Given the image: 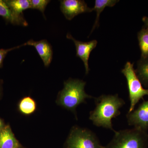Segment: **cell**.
I'll return each mask as SVG.
<instances>
[{"mask_svg": "<svg viewBox=\"0 0 148 148\" xmlns=\"http://www.w3.org/2000/svg\"><path fill=\"white\" fill-rule=\"evenodd\" d=\"M95 107L90 113L89 119L94 125L110 129L115 132L113 128L112 119L121 114L119 109L125 102L118 94L102 95L95 98Z\"/></svg>", "mask_w": 148, "mask_h": 148, "instance_id": "obj_1", "label": "cell"}, {"mask_svg": "<svg viewBox=\"0 0 148 148\" xmlns=\"http://www.w3.org/2000/svg\"><path fill=\"white\" fill-rule=\"evenodd\" d=\"M109 144L104 148H147V131L134 127L116 131Z\"/></svg>", "mask_w": 148, "mask_h": 148, "instance_id": "obj_2", "label": "cell"}, {"mask_svg": "<svg viewBox=\"0 0 148 148\" xmlns=\"http://www.w3.org/2000/svg\"><path fill=\"white\" fill-rule=\"evenodd\" d=\"M86 83L82 80L70 79L64 84V88L59 95L58 102L61 106L74 111L81 103H84L87 98H92L84 90Z\"/></svg>", "mask_w": 148, "mask_h": 148, "instance_id": "obj_3", "label": "cell"}, {"mask_svg": "<svg viewBox=\"0 0 148 148\" xmlns=\"http://www.w3.org/2000/svg\"><path fill=\"white\" fill-rule=\"evenodd\" d=\"M134 64L127 62L124 69L121 71L127 80V88L129 92L130 107L128 112L134 110L135 106L145 95H148V88L145 89L137 77L134 69Z\"/></svg>", "mask_w": 148, "mask_h": 148, "instance_id": "obj_4", "label": "cell"}, {"mask_svg": "<svg viewBox=\"0 0 148 148\" xmlns=\"http://www.w3.org/2000/svg\"><path fill=\"white\" fill-rule=\"evenodd\" d=\"M67 148H104L96 135L91 130L75 127L66 142Z\"/></svg>", "mask_w": 148, "mask_h": 148, "instance_id": "obj_5", "label": "cell"}, {"mask_svg": "<svg viewBox=\"0 0 148 148\" xmlns=\"http://www.w3.org/2000/svg\"><path fill=\"white\" fill-rule=\"evenodd\" d=\"M128 125L147 131L148 129V101H144L138 108L127 114Z\"/></svg>", "mask_w": 148, "mask_h": 148, "instance_id": "obj_6", "label": "cell"}, {"mask_svg": "<svg viewBox=\"0 0 148 148\" xmlns=\"http://www.w3.org/2000/svg\"><path fill=\"white\" fill-rule=\"evenodd\" d=\"M60 8L66 19L72 20L78 14L85 12H90L92 9L88 6L87 4L82 0H63L61 1Z\"/></svg>", "mask_w": 148, "mask_h": 148, "instance_id": "obj_7", "label": "cell"}, {"mask_svg": "<svg viewBox=\"0 0 148 148\" xmlns=\"http://www.w3.org/2000/svg\"><path fill=\"white\" fill-rule=\"evenodd\" d=\"M66 37L67 38L73 40L75 43L76 49V56L79 57L84 62L86 74L87 75L90 71L88 62L90 53L92 50L96 47L98 42L95 40L88 42L77 40L70 34H67Z\"/></svg>", "mask_w": 148, "mask_h": 148, "instance_id": "obj_8", "label": "cell"}, {"mask_svg": "<svg viewBox=\"0 0 148 148\" xmlns=\"http://www.w3.org/2000/svg\"><path fill=\"white\" fill-rule=\"evenodd\" d=\"M26 43L27 45L32 46L35 48L45 67L49 66L52 60L53 50L51 46L46 40L35 41L31 40Z\"/></svg>", "mask_w": 148, "mask_h": 148, "instance_id": "obj_9", "label": "cell"}, {"mask_svg": "<svg viewBox=\"0 0 148 148\" xmlns=\"http://www.w3.org/2000/svg\"><path fill=\"white\" fill-rule=\"evenodd\" d=\"M0 16L6 22L14 25H21L27 27L28 22L23 15H18L14 13L5 1L0 0Z\"/></svg>", "mask_w": 148, "mask_h": 148, "instance_id": "obj_10", "label": "cell"}, {"mask_svg": "<svg viewBox=\"0 0 148 148\" xmlns=\"http://www.w3.org/2000/svg\"><path fill=\"white\" fill-rule=\"evenodd\" d=\"M19 144L10 127L6 126L0 132V148H19Z\"/></svg>", "mask_w": 148, "mask_h": 148, "instance_id": "obj_11", "label": "cell"}, {"mask_svg": "<svg viewBox=\"0 0 148 148\" xmlns=\"http://www.w3.org/2000/svg\"><path fill=\"white\" fill-rule=\"evenodd\" d=\"M135 72L142 85L148 89V57H141L137 62V69Z\"/></svg>", "mask_w": 148, "mask_h": 148, "instance_id": "obj_12", "label": "cell"}, {"mask_svg": "<svg viewBox=\"0 0 148 148\" xmlns=\"http://www.w3.org/2000/svg\"><path fill=\"white\" fill-rule=\"evenodd\" d=\"M119 1L116 0H95V5L92 9V10L96 11L97 15L95 19V23L92 27L91 33L96 28L99 26V18L100 14L107 7H112L115 5Z\"/></svg>", "mask_w": 148, "mask_h": 148, "instance_id": "obj_13", "label": "cell"}, {"mask_svg": "<svg viewBox=\"0 0 148 148\" xmlns=\"http://www.w3.org/2000/svg\"><path fill=\"white\" fill-rule=\"evenodd\" d=\"M10 8L13 12L23 15L24 11L31 8L30 0H5Z\"/></svg>", "mask_w": 148, "mask_h": 148, "instance_id": "obj_14", "label": "cell"}, {"mask_svg": "<svg viewBox=\"0 0 148 148\" xmlns=\"http://www.w3.org/2000/svg\"><path fill=\"white\" fill-rule=\"evenodd\" d=\"M138 38L141 51V57H148V29L143 27L138 32Z\"/></svg>", "mask_w": 148, "mask_h": 148, "instance_id": "obj_15", "label": "cell"}, {"mask_svg": "<svg viewBox=\"0 0 148 148\" xmlns=\"http://www.w3.org/2000/svg\"><path fill=\"white\" fill-rule=\"evenodd\" d=\"M19 108L22 113L30 114L34 112L36 110V103L30 97H25L19 103Z\"/></svg>", "mask_w": 148, "mask_h": 148, "instance_id": "obj_16", "label": "cell"}, {"mask_svg": "<svg viewBox=\"0 0 148 148\" xmlns=\"http://www.w3.org/2000/svg\"><path fill=\"white\" fill-rule=\"evenodd\" d=\"M50 2L49 0H30L31 8L40 10L44 15L46 8Z\"/></svg>", "mask_w": 148, "mask_h": 148, "instance_id": "obj_17", "label": "cell"}, {"mask_svg": "<svg viewBox=\"0 0 148 148\" xmlns=\"http://www.w3.org/2000/svg\"><path fill=\"white\" fill-rule=\"evenodd\" d=\"M27 45L26 43L24 44L21 45H18V46L15 47L11 48L8 49H0V68H1L3 66V63L4 60L8 52H10L12 50H14L16 49L19 48L21 47Z\"/></svg>", "mask_w": 148, "mask_h": 148, "instance_id": "obj_18", "label": "cell"}, {"mask_svg": "<svg viewBox=\"0 0 148 148\" xmlns=\"http://www.w3.org/2000/svg\"><path fill=\"white\" fill-rule=\"evenodd\" d=\"M143 23H144V27L148 29V17L145 16L142 18Z\"/></svg>", "mask_w": 148, "mask_h": 148, "instance_id": "obj_19", "label": "cell"}, {"mask_svg": "<svg viewBox=\"0 0 148 148\" xmlns=\"http://www.w3.org/2000/svg\"><path fill=\"white\" fill-rule=\"evenodd\" d=\"M0 125H2V123L1 121H0Z\"/></svg>", "mask_w": 148, "mask_h": 148, "instance_id": "obj_20", "label": "cell"}]
</instances>
